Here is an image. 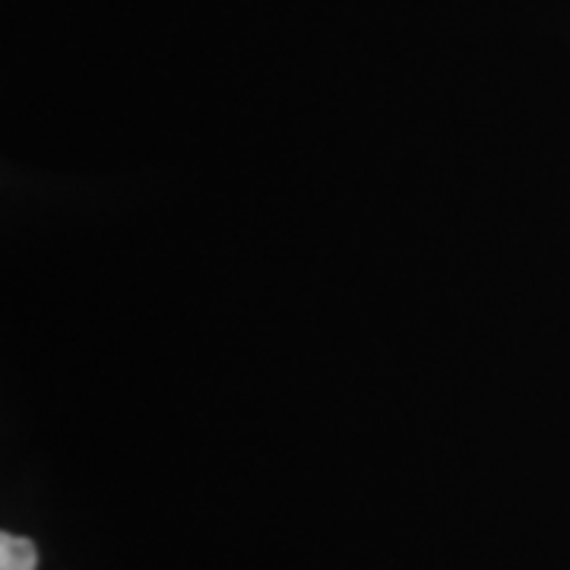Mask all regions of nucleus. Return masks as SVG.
Wrapping results in <instances>:
<instances>
[{
    "mask_svg": "<svg viewBox=\"0 0 570 570\" xmlns=\"http://www.w3.org/2000/svg\"><path fill=\"white\" fill-rule=\"evenodd\" d=\"M39 568V549L32 539H22L13 532L0 535V570H36Z\"/></svg>",
    "mask_w": 570,
    "mask_h": 570,
    "instance_id": "nucleus-1",
    "label": "nucleus"
}]
</instances>
